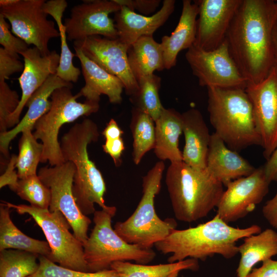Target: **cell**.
<instances>
[{"label": "cell", "instance_id": "cell-25", "mask_svg": "<svg viewBox=\"0 0 277 277\" xmlns=\"http://www.w3.org/2000/svg\"><path fill=\"white\" fill-rule=\"evenodd\" d=\"M155 130L153 151L156 156L162 161H182V152L179 147V138L183 132L182 113L172 108H165L155 121Z\"/></svg>", "mask_w": 277, "mask_h": 277}, {"label": "cell", "instance_id": "cell-39", "mask_svg": "<svg viewBox=\"0 0 277 277\" xmlns=\"http://www.w3.org/2000/svg\"><path fill=\"white\" fill-rule=\"evenodd\" d=\"M19 58L18 54H11L0 48V81H5L12 74L23 71L24 63Z\"/></svg>", "mask_w": 277, "mask_h": 277}, {"label": "cell", "instance_id": "cell-31", "mask_svg": "<svg viewBox=\"0 0 277 277\" xmlns=\"http://www.w3.org/2000/svg\"><path fill=\"white\" fill-rule=\"evenodd\" d=\"M130 128L133 137L132 160L138 165L146 153L154 149L155 122L148 114L135 107L131 111Z\"/></svg>", "mask_w": 277, "mask_h": 277}, {"label": "cell", "instance_id": "cell-20", "mask_svg": "<svg viewBox=\"0 0 277 277\" xmlns=\"http://www.w3.org/2000/svg\"><path fill=\"white\" fill-rule=\"evenodd\" d=\"M66 87L72 88V84L64 81L56 74L50 75L27 101L25 107L28 110L23 118L12 129L0 134V150L7 159L9 157V147L16 135L27 129H33L34 124L50 110L51 101L49 100L56 89Z\"/></svg>", "mask_w": 277, "mask_h": 277}, {"label": "cell", "instance_id": "cell-38", "mask_svg": "<svg viewBox=\"0 0 277 277\" xmlns=\"http://www.w3.org/2000/svg\"><path fill=\"white\" fill-rule=\"evenodd\" d=\"M10 25L5 18L0 14V44L8 52L20 54L29 48V46L21 38L12 34Z\"/></svg>", "mask_w": 277, "mask_h": 277}, {"label": "cell", "instance_id": "cell-7", "mask_svg": "<svg viewBox=\"0 0 277 277\" xmlns=\"http://www.w3.org/2000/svg\"><path fill=\"white\" fill-rule=\"evenodd\" d=\"M116 212L115 206L95 211L94 226L83 244L84 258L88 272H94L110 269L111 265L118 261H133L147 264L155 257L151 248H144L125 241L111 226Z\"/></svg>", "mask_w": 277, "mask_h": 277}, {"label": "cell", "instance_id": "cell-23", "mask_svg": "<svg viewBox=\"0 0 277 277\" xmlns=\"http://www.w3.org/2000/svg\"><path fill=\"white\" fill-rule=\"evenodd\" d=\"M182 115L185 137L182 161L194 168L206 169L211 134L198 109H189Z\"/></svg>", "mask_w": 277, "mask_h": 277}, {"label": "cell", "instance_id": "cell-34", "mask_svg": "<svg viewBox=\"0 0 277 277\" xmlns=\"http://www.w3.org/2000/svg\"><path fill=\"white\" fill-rule=\"evenodd\" d=\"M31 129L22 132L18 143V155L16 168L19 179L36 175L38 164L41 162L43 146L35 138Z\"/></svg>", "mask_w": 277, "mask_h": 277}, {"label": "cell", "instance_id": "cell-45", "mask_svg": "<svg viewBox=\"0 0 277 277\" xmlns=\"http://www.w3.org/2000/svg\"><path fill=\"white\" fill-rule=\"evenodd\" d=\"M263 166L268 181H277V147Z\"/></svg>", "mask_w": 277, "mask_h": 277}, {"label": "cell", "instance_id": "cell-1", "mask_svg": "<svg viewBox=\"0 0 277 277\" xmlns=\"http://www.w3.org/2000/svg\"><path fill=\"white\" fill-rule=\"evenodd\" d=\"M277 1L243 0L227 32L230 55L247 84L263 80L274 66L272 35Z\"/></svg>", "mask_w": 277, "mask_h": 277}, {"label": "cell", "instance_id": "cell-22", "mask_svg": "<svg viewBox=\"0 0 277 277\" xmlns=\"http://www.w3.org/2000/svg\"><path fill=\"white\" fill-rule=\"evenodd\" d=\"M75 56L80 60L85 84L76 94L86 101L99 103L102 94L107 96L112 104L122 102L124 86L116 76L111 74L87 57L78 48L74 46Z\"/></svg>", "mask_w": 277, "mask_h": 277}, {"label": "cell", "instance_id": "cell-29", "mask_svg": "<svg viewBox=\"0 0 277 277\" xmlns=\"http://www.w3.org/2000/svg\"><path fill=\"white\" fill-rule=\"evenodd\" d=\"M67 6L68 3L65 0H50L45 2L43 9L54 19L60 34V61L56 74L65 81L75 83L81 71L73 65V58L75 54L71 51L68 46L66 30L62 23L63 13Z\"/></svg>", "mask_w": 277, "mask_h": 277}, {"label": "cell", "instance_id": "cell-10", "mask_svg": "<svg viewBox=\"0 0 277 277\" xmlns=\"http://www.w3.org/2000/svg\"><path fill=\"white\" fill-rule=\"evenodd\" d=\"M75 171L74 164L68 161L55 166L42 167L37 175L50 191L49 211L61 212L74 235L84 244L89 237L88 230L91 221L81 212L74 197L72 186Z\"/></svg>", "mask_w": 277, "mask_h": 277}, {"label": "cell", "instance_id": "cell-46", "mask_svg": "<svg viewBox=\"0 0 277 277\" xmlns=\"http://www.w3.org/2000/svg\"><path fill=\"white\" fill-rule=\"evenodd\" d=\"M124 131L120 127L116 121L111 118L102 132L106 140H114L122 137Z\"/></svg>", "mask_w": 277, "mask_h": 277}, {"label": "cell", "instance_id": "cell-11", "mask_svg": "<svg viewBox=\"0 0 277 277\" xmlns=\"http://www.w3.org/2000/svg\"><path fill=\"white\" fill-rule=\"evenodd\" d=\"M45 0H17L1 7L0 14L10 23L11 31L28 45H33L43 56L49 54V41L60 36L54 22L47 18Z\"/></svg>", "mask_w": 277, "mask_h": 277}, {"label": "cell", "instance_id": "cell-21", "mask_svg": "<svg viewBox=\"0 0 277 277\" xmlns=\"http://www.w3.org/2000/svg\"><path fill=\"white\" fill-rule=\"evenodd\" d=\"M206 169L214 179L226 186L234 180L250 175L255 168L238 152L230 149L214 132L211 135Z\"/></svg>", "mask_w": 277, "mask_h": 277}, {"label": "cell", "instance_id": "cell-5", "mask_svg": "<svg viewBox=\"0 0 277 277\" xmlns=\"http://www.w3.org/2000/svg\"><path fill=\"white\" fill-rule=\"evenodd\" d=\"M207 89V110L214 133L237 152L253 145L261 146L252 104L245 89Z\"/></svg>", "mask_w": 277, "mask_h": 277}, {"label": "cell", "instance_id": "cell-2", "mask_svg": "<svg viewBox=\"0 0 277 277\" xmlns=\"http://www.w3.org/2000/svg\"><path fill=\"white\" fill-rule=\"evenodd\" d=\"M261 232V228L257 225L245 228L233 227L216 214L211 220L195 227L174 229L154 246L162 253L171 254L168 263L187 259L204 261L214 254L229 259L239 253L238 241Z\"/></svg>", "mask_w": 277, "mask_h": 277}, {"label": "cell", "instance_id": "cell-6", "mask_svg": "<svg viewBox=\"0 0 277 277\" xmlns=\"http://www.w3.org/2000/svg\"><path fill=\"white\" fill-rule=\"evenodd\" d=\"M165 168L164 162L159 161L143 176L142 195L135 210L125 221L114 225L116 233L129 244L151 248L177 227L174 219L163 220L155 211L154 200L161 190Z\"/></svg>", "mask_w": 277, "mask_h": 277}, {"label": "cell", "instance_id": "cell-48", "mask_svg": "<svg viewBox=\"0 0 277 277\" xmlns=\"http://www.w3.org/2000/svg\"><path fill=\"white\" fill-rule=\"evenodd\" d=\"M17 0H1L0 7L11 5L17 2Z\"/></svg>", "mask_w": 277, "mask_h": 277}, {"label": "cell", "instance_id": "cell-47", "mask_svg": "<svg viewBox=\"0 0 277 277\" xmlns=\"http://www.w3.org/2000/svg\"><path fill=\"white\" fill-rule=\"evenodd\" d=\"M274 66L277 68V19L275 22L272 35Z\"/></svg>", "mask_w": 277, "mask_h": 277}, {"label": "cell", "instance_id": "cell-15", "mask_svg": "<svg viewBox=\"0 0 277 277\" xmlns=\"http://www.w3.org/2000/svg\"><path fill=\"white\" fill-rule=\"evenodd\" d=\"M252 103L257 130L262 141L263 156L268 160L277 147V68L245 89Z\"/></svg>", "mask_w": 277, "mask_h": 277}, {"label": "cell", "instance_id": "cell-9", "mask_svg": "<svg viewBox=\"0 0 277 277\" xmlns=\"http://www.w3.org/2000/svg\"><path fill=\"white\" fill-rule=\"evenodd\" d=\"M4 203L19 214L30 215L41 228L51 249L49 260L63 267L88 272L83 244L70 232V225L61 212Z\"/></svg>", "mask_w": 277, "mask_h": 277}, {"label": "cell", "instance_id": "cell-8", "mask_svg": "<svg viewBox=\"0 0 277 277\" xmlns=\"http://www.w3.org/2000/svg\"><path fill=\"white\" fill-rule=\"evenodd\" d=\"M50 98L51 108L35 123L33 134L43 146L41 163L48 162L51 166H55L65 162L58 140L62 126L81 116L96 113L100 105L98 102L86 100L84 103L78 102L77 95H74L71 88L66 87L55 90Z\"/></svg>", "mask_w": 277, "mask_h": 277}, {"label": "cell", "instance_id": "cell-19", "mask_svg": "<svg viewBox=\"0 0 277 277\" xmlns=\"http://www.w3.org/2000/svg\"><path fill=\"white\" fill-rule=\"evenodd\" d=\"M175 1L164 0L160 9L151 16L136 13L125 6L114 13L118 38L130 46L143 36L153 33L168 20L174 11Z\"/></svg>", "mask_w": 277, "mask_h": 277}, {"label": "cell", "instance_id": "cell-37", "mask_svg": "<svg viewBox=\"0 0 277 277\" xmlns=\"http://www.w3.org/2000/svg\"><path fill=\"white\" fill-rule=\"evenodd\" d=\"M21 98L17 92L12 90L5 81H0V131H8L9 120L17 108Z\"/></svg>", "mask_w": 277, "mask_h": 277}, {"label": "cell", "instance_id": "cell-12", "mask_svg": "<svg viewBox=\"0 0 277 277\" xmlns=\"http://www.w3.org/2000/svg\"><path fill=\"white\" fill-rule=\"evenodd\" d=\"M185 57L201 86L243 89L247 87V81L230 55L226 39L211 51L193 45Z\"/></svg>", "mask_w": 277, "mask_h": 277}, {"label": "cell", "instance_id": "cell-14", "mask_svg": "<svg viewBox=\"0 0 277 277\" xmlns=\"http://www.w3.org/2000/svg\"><path fill=\"white\" fill-rule=\"evenodd\" d=\"M270 183L264 166L250 175L229 183L216 207V214L225 223L234 222L253 211L268 193Z\"/></svg>", "mask_w": 277, "mask_h": 277}, {"label": "cell", "instance_id": "cell-24", "mask_svg": "<svg viewBox=\"0 0 277 277\" xmlns=\"http://www.w3.org/2000/svg\"><path fill=\"white\" fill-rule=\"evenodd\" d=\"M199 7L190 0L183 1V7L178 24L170 35L162 38L161 45L163 53L164 68L175 66L178 54L188 49L195 41L196 20Z\"/></svg>", "mask_w": 277, "mask_h": 277}, {"label": "cell", "instance_id": "cell-4", "mask_svg": "<svg viewBox=\"0 0 277 277\" xmlns=\"http://www.w3.org/2000/svg\"><path fill=\"white\" fill-rule=\"evenodd\" d=\"M165 183L175 218L191 223L204 218L216 208L223 185L206 169L191 167L183 161L170 163Z\"/></svg>", "mask_w": 277, "mask_h": 277}, {"label": "cell", "instance_id": "cell-49", "mask_svg": "<svg viewBox=\"0 0 277 277\" xmlns=\"http://www.w3.org/2000/svg\"><path fill=\"white\" fill-rule=\"evenodd\" d=\"M179 272L180 271L174 272L167 277H177Z\"/></svg>", "mask_w": 277, "mask_h": 277}, {"label": "cell", "instance_id": "cell-44", "mask_svg": "<svg viewBox=\"0 0 277 277\" xmlns=\"http://www.w3.org/2000/svg\"><path fill=\"white\" fill-rule=\"evenodd\" d=\"M262 213L269 224L277 228V191L274 196L264 205Z\"/></svg>", "mask_w": 277, "mask_h": 277}, {"label": "cell", "instance_id": "cell-40", "mask_svg": "<svg viewBox=\"0 0 277 277\" xmlns=\"http://www.w3.org/2000/svg\"><path fill=\"white\" fill-rule=\"evenodd\" d=\"M120 6H125L133 11H138L144 15L154 12L160 6L161 0H114Z\"/></svg>", "mask_w": 277, "mask_h": 277}, {"label": "cell", "instance_id": "cell-32", "mask_svg": "<svg viewBox=\"0 0 277 277\" xmlns=\"http://www.w3.org/2000/svg\"><path fill=\"white\" fill-rule=\"evenodd\" d=\"M138 88L130 96L134 107L149 115L154 121L165 109L159 95L161 78L154 74L142 77L137 81Z\"/></svg>", "mask_w": 277, "mask_h": 277}, {"label": "cell", "instance_id": "cell-33", "mask_svg": "<svg viewBox=\"0 0 277 277\" xmlns=\"http://www.w3.org/2000/svg\"><path fill=\"white\" fill-rule=\"evenodd\" d=\"M39 256L13 249L0 251V277H29L39 268Z\"/></svg>", "mask_w": 277, "mask_h": 277}, {"label": "cell", "instance_id": "cell-42", "mask_svg": "<svg viewBox=\"0 0 277 277\" xmlns=\"http://www.w3.org/2000/svg\"><path fill=\"white\" fill-rule=\"evenodd\" d=\"M17 155L13 154L6 165L5 172L0 177V188L8 185L11 190L17 184L19 179L15 171Z\"/></svg>", "mask_w": 277, "mask_h": 277}, {"label": "cell", "instance_id": "cell-16", "mask_svg": "<svg viewBox=\"0 0 277 277\" xmlns=\"http://www.w3.org/2000/svg\"><path fill=\"white\" fill-rule=\"evenodd\" d=\"M73 45L101 68L118 77L127 95L130 96L136 93L138 84L129 65V46L118 38L111 39L97 35L74 41Z\"/></svg>", "mask_w": 277, "mask_h": 277}, {"label": "cell", "instance_id": "cell-27", "mask_svg": "<svg viewBox=\"0 0 277 277\" xmlns=\"http://www.w3.org/2000/svg\"><path fill=\"white\" fill-rule=\"evenodd\" d=\"M129 65L136 80L154 74L164 68L161 43L153 36H143L131 44L128 49Z\"/></svg>", "mask_w": 277, "mask_h": 277}, {"label": "cell", "instance_id": "cell-41", "mask_svg": "<svg viewBox=\"0 0 277 277\" xmlns=\"http://www.w3.org/2000/svg\"><path fill=\"white\" fill-rule=\"evenodd\" d=\"M102 147L104 151L111 157L115 165L120 166L122 164L121 156L125 149L122 137L106 140Z\"/></svg>", "mask_w": 277, "mask_h": 277}, {"label": "cell", "instance_id": "cell-43", "mask_svg": "<svg viewBox=\"0 0 277 277\" xmlns=\"http://www.w3.org/2000/svg\"><path fill=\"white\" fill-rule=\"evenodd\" d=\"M246 277H277V261L268 259L259 268L251 270Z\"/></svg>", "mask_w": 277, "mask_h": 277}, {"label": "cell", "instance_id": "cell-3", "mask_svg": "<svg viewBox=\"0 0 277 277\" xmlns=\"http://www.w3.org/2000/svg\"><path fill=\"white\" fill-rule=\"evenodd\" d=\"M97 125L85 118L76 123L62 136L60 143L65 162H71L75 167L72 191L81 212L87 216L95 212L94 205L107 208L104 198L106 183L101 171L89 158L88 146L99 137Z\"/></svg>", "mask_w": 277, "mask_h": 277}, {"label": "cell", "instance_id": "cell-36", "mask_svg": "<svg viewBox=\"0 0 277 277\" xmlns=\"http://www.w3.org/2000/svg\"><path fill=\"white\" fill-rule=\"evenodd\" d=\"M39 268L29 277H118L116 272L109 269L98 272H84L63 267L39 255Z\"/></svg>", "mask_w": 277, "mask_h": 277}, {"label": "cell", "instance_id": "cell-17", "mask_svg": "<svg viewBox=\"0 0 277 277\" xmlns=\"http://www.w3.org/2000/svg\"><path fill=\"white\" fill-rule=\"evenodd\" d=\"M243 0H198L195 41L193 45L206 51L225 41L231 23Z\"/></svg>", "mask_w": 277, "mask_h": 277}, {"label": "cell", "instance_id": "cell-28", "mask_svg": "<svg viewBox=\"0 0 277 277\" xmlns=\"http://www.w3.org/2000/svg\"><path fill=\"white\" fill-rule=\"evenodd\" d=\"M10 208L4 203L0 206V251L13 249L31 252L49 259L51 249L47 241L24 234L12 222Z\"/></svg>", "mask_w": 277, "mask_h": 277}, {"label": "cell", "instance_id": "cell-30", "mask_svg": "<svg viewBox=\"0 0 277 277\" xmlns=\"http://www.w3.org/2000/svg\"><path fill=\"white\" fill-rule=\"evenodd\" d=\"M199 268L198 260L194 259L153 265L118 261L110 266V269L115 271L118 277H167L175 271L185 269L195 271Z\"/></svg>", "mask_w": 277, "mask_h": 277}, {"label": "cell", "instance_id": "cell-35", "mask_svg": "<svg viewBox=\"0 0 277 277\" xmlns=\"http://www.w3.org/2000/svg\"><path fill=\"white\" fill-rule=\"evenodd\" d=\"M11 190L22 199L28 202L31 206L49 209L51 201L50 191L37 174L19 179Z\"/></svg>", "mask_w": 277, "mask_h": 277}, {"label": "cell", "instance_id": "cell-13", "mask_svg": "<svg viewBox=\"0 0 277 277\" xmlns=\"http://www.w3.org/2000/svg\"><path fill=\"white\" fill-rule=\"evenodd\" d=\"M82 4L73 6L70 16L63 24L69 41L83 40L92 36L118 38L114 19L110 14L115 13L121 6L114 0L84 1Z\"/></svg>", "mask_w": 277, "mask_h": 277}, {"label": "cell", "instance_id": "cell-18", "mask_svg": "<svg viewBox=\"0 0 277 277\" xmlns=\"http://www.w3.org/2000/svg\"><path fill=\"white\" fill-rule=\"evenodd\" d=\"M20 55L24 62V70L18 78L22 95L19 105L9 118V128L15 127L19 122L22 112L34 92L50 75L56 73L60 61V54L56 51L43 56L35 47L29 48Z\"/></svg>", "mask_w": 277, "mask_h": 277}, {"label": "cell", "instance_id": "cell-26", "mask_svg": "<svg viewBox=\"0 0 277 277\" xmlns=\"http://www.w3.org/2000/svg\"><path fill=\"white\" fill-rule=\"evenodd\" d=\"M238 251L241 258L237 276L246 277L256 264L277 255V232L268 228L247 236L238 246Z\"/></svg>", "mask_w": 277, "mask_h": 277}]
</instances>
